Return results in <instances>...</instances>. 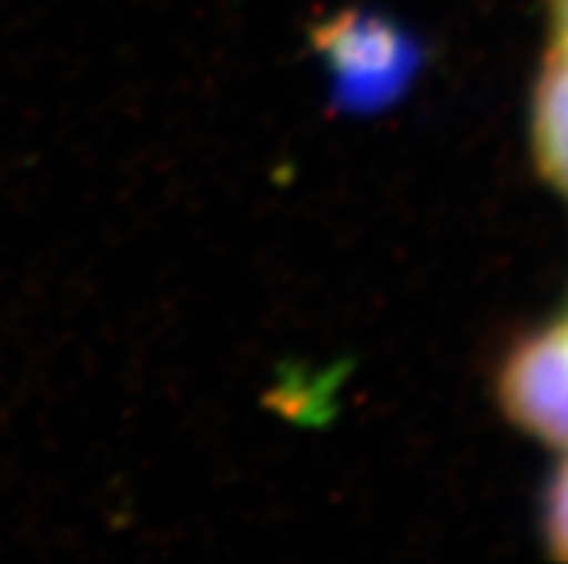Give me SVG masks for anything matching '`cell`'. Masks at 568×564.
I'll return each mask as SVG.
<instances>
[{"label":"cell","instance_id":"cell-1","mask_svg":"<svg viewBox=\"0 0 568 564\" xmlns=\"http://www.w3.org/2000/svg\"><path fill=\"white\" fill-rule=\"evenodd\" d=\"M315 35L349 107L393 101L416 70V43L382 14L341 12Z\"/></svg>","mask_w":568,"mask_h":564},{"label":"cell","instance_id":"cell-2","mask_svg":"<svg viewBox=\"0 0 568 564\" xmlns=\"http://www.w3.org/2000/svg\"><path fill=\"white\" fill-rule=\"evenodd\" d=\"M531 144L537 171L568 196V52H548L534 86Z\"/></svg>","mask_w":568,"mask_h":564},{"label":"cell","instance_id":"cell-3","mask_svg":"<svg viewBox=\"0 0 568 564\" xmlns=\"http://www.w3.org/2000/svg\"><path fill=\"white\" fill-rule=\"evenodd\" d=\"M542 539L548 553L568 562V458L551 479L542 501Z\"/></svg>","mask_w":568,"mask_h":564},{"label":"cell","instance_id":"cell-4","mask_svg":"<svg viewBox=\"0 0 568 564\" xmlns=\"http://www.w3.org/2000/svg\"><path fill=\"white\" fill-rule=\"evenodd\" d=\"M548 14H551L555 50L568 52V0H551V3H548Z\"/></svg>","mask_w":568,"mask_h":564},{"label":"cell","instance_id":"cell-5","mask_svg":"<svg viewBox=\"0 0 568 564\" xmlns=\"http://www.w3.org/2000/svg\"><path fill=\"white\" fill-rule=\"evenodd\" d=\"M560 322H562V326H566V329H562V331H566V337H568V315H566V317H562V320H560Z\"/></svg>","mask_w":568,"mask_h":564}]
</instances>
